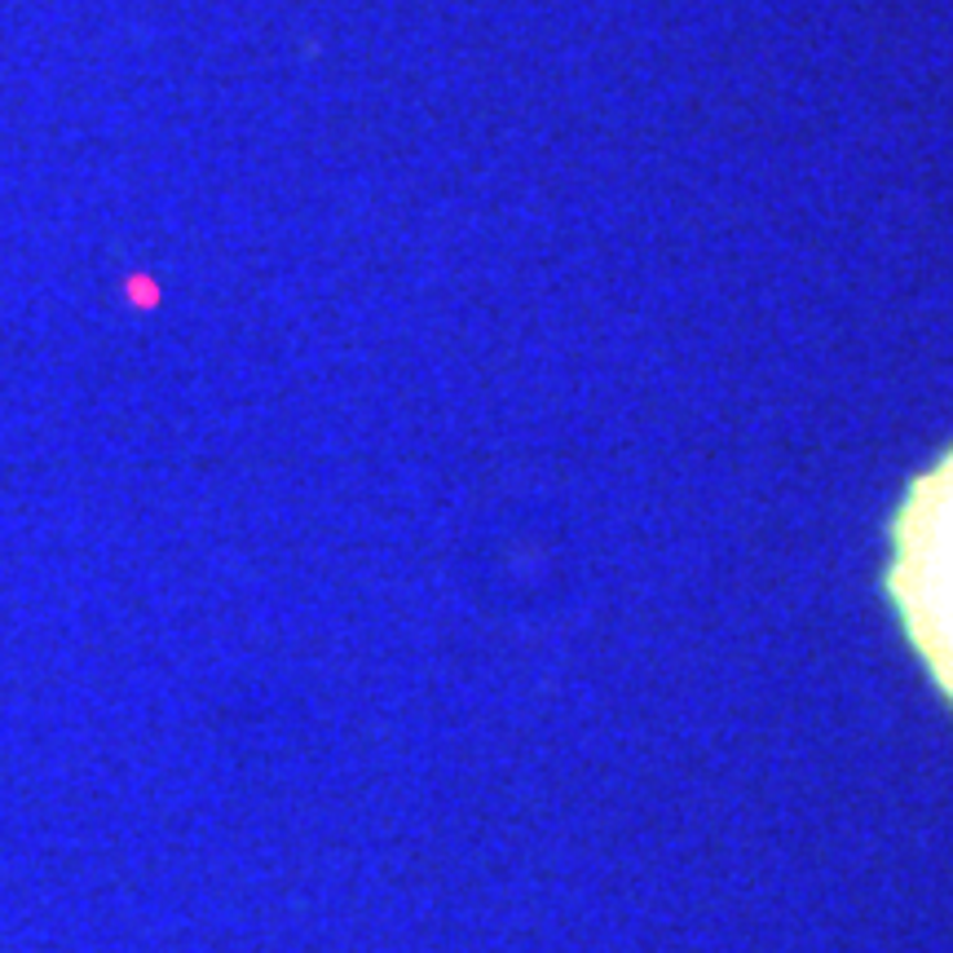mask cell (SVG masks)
Instances as JSON below:
<instances>
[{
  "instance_id": "obj_1",
  "label": "cell",
  "mask_w": 953,
  "mask_h": 953,
  "mask_svg": "<svg viewBox=\"0 0 953 953\" xmlns=\"http://www.w3.org/2000/svg\"><path fill=\"white\" fill-rule=\"evenodd\" d=\"M897 601L923 663L953 698V455L914 486L901 512Z\"/></svg>"
}]
</instances>
